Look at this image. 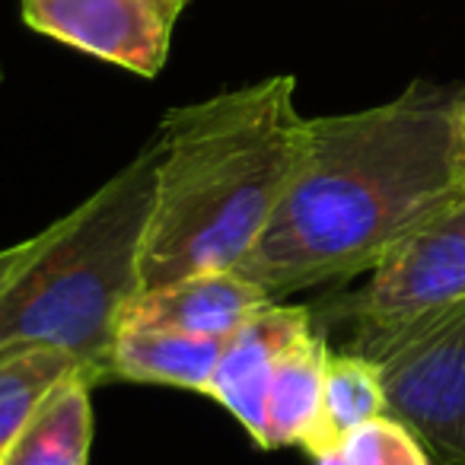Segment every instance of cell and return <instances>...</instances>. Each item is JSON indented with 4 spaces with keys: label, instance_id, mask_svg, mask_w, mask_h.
<instances>
[{
    "label": "cell",
    "instance_id": "4",
    "mask_svg": "<svg viewBox=\"0 0 465 465\" xmlns=\"http://www.w3.org/2000/svg\"><path fill=\"white\" fill-rule=\"evenodd\" d=\"M465 300V198L408 236L361 291L325 303V316L344 331L341 348L367 357L414 322Z\"/></svg>",
    "mask_w": 465,
    "mask_h": 465
},
{
    "label": "cell",
    "instance_id": "10",
    "mask_svg": "<svg viewBox=\"0 0 465 465\" xmlns=\"http://www.w3.org/2000/svg\"><path fill=\"white\" fill-rule=\"evenodd\" d=\"M331 344L316 325L306 329L291 348L281 354L278 367L268 382L265 420H262V450L281 446H303L312 433L322 408L325 367H329Z\"/></svg>",
    "mask_w": 465,
    "mask_h": 465
},
{
    "label": "cell",
    "instance_id": "13",
    "mask_svg": "<svg viewBox=\"0 0 465 465\" xmlns=\"http://www.w3.org/2000/svg\"><path fill=\"white\" fill-rule=\"evenodd\" d=\"M77 373L90 370L61 348L26 344V348L0 351V450L26 427V420L45 405L54 389Z\"/></svg>",
    "mask_w": 465,
    "mask_h": 465
},
{
    "label": "cell",
    "instance_id": "9",
    "mask_svg": "<svg viewBox=\"0 0 465 465\" xmlns=\"http://www.w3.org/2000/svg\"><path fill=\"white\" fill-rule=\"evenodd\" d=\"M220 351H223V341H213V338H192L150 329H118L109 361H105V382L124 380L207 395Z\"/></svg>",
    "mask_w": 465,
    "mask_h": 465
},
{
    "label": "cell",
    "instance_id": "15",
    "mask_svg": "<svg viewBox=\"0 0 465 465\" xmlns=\"http://www.w3.org/2000/svg\"><path fill=\"white\" fill-rule=\"evenodd\" d=\"M45 240H48V230H42V232H35V236H29V240L16 242V246L0 249V293L7 291V287L16 281V274L39 255V249L45 246Z\"/></svg>",
    "mask_w": 465,
    "mask_h": 465
},
{
    "label": "cell",
    "instance_id": "5",
    "mask_svg": "<svg viewBox=\"0 0 465 465\" xmlns=\"http://www.w3.org/2000/svg\"><path fill=\"white\" fill-rule=\"evenodd\" d=\"M367 357L380 363L386 414L424 446L430 465H465V300Z\"/></svg>",
    "mask_w": 465,
    "mask_h": 465
},
{
    "label": "cell",
    "instance_id": "12",
    "mask_svg": "<svg viewBox=\"0 0 465 465\" xmlns=\"http://www.w3.org/2000/svg\"><path fill=\"white\" fill-rule=\"evenodd\" d=\"M386 414V389H382L380 363L348 351H331L325 367L322 408L303 450L312 459L338 450L357 427Z\"/></svg>",
    "mask_w": 465,
    "mask_h": 465
},
{
    "label": "cell",
    "instance_id": "8",
    "mask_svg": "<svg viewBox=\"0 0 465 465\" xmlns=\"http://www.w3.org/2000/svg\"><path fill=\"white\" fill-rule=\"evenodd\" d=\"M268 300L240 272H211L141 291L122 312L118 329L175 331L192 338L226 341Z\"/></svg>",
    "mask_w": 465,
    "mask_h": 465
},
{
    "label": "cell",
    "instance_id": "1",
    "mask_svg": "<svg viewBox=\"0 0 465 465\" xmlns=\"http://www.w3.org/2000/svg\"><path fill=\"white\" fill-rule=\"evenodd\" d=\"M462 96L414 80L382 105L306 118L284 198L236 272L274 303L376 272L465 198L456 173Z\"/></svg>",
    "mask_w": 465,
    "mask_h": 465
},
{
    "label": "cell",
    "instance_id": "14",
    "mask_svg": "<svg viewBox=\"0 0 465 465\" xmlns=\"http://www.w3.org/2000/svg\"><path fill=\"white\" fill-rule=\"evenodd\" d=\"M316 465H430V459L399 420L382 414L357 427L338 450L319 456Z\"/></svg>",
    "mask_w": 465,
    "mask_h": 465
},
{
    "label": "cell",
    "instance_id": "3",
    "mask_svg": "<svg viewBox=\"0 0 465 465\" xmlns=\"http://www.w3.org/2000/svg\"><path fill=\"white\" fill-rule=\"evenodd\" d=\"M156 166L160 137L153 134L128 166L48 226L39 255L0 293V351L61 348L103 386L122 312L141 293Z\"/></svg>",
    "mask_w": 465,
    "mask_h": 465
},
{
    "label": "cell",
    "instance_id": "7",
    "mask_svg": "<svg viewBox=\"0 0 465 465\" xmlns=\"http://www.w3.org/2000/svg\"><path fill=\"white\" fill-rule=\"evenodd\" d=\"M312 325L316 322L306 306L265 303L223 341L207 395L240 420L255 443L262 437L265 395L274 367L281 354Z\"/></svg>",
    "mask_w": 465,
    "mask_h": 465
},
{
    "label": "cell",
    "instance_id": "2",
    "mask_svg": "<svg viewBox=\"0 0 465 465\" xmlns=\"http://www.w3.org/2000/svg\"><path fill=\"white\" fill-rule=\"evenodd\" d=\"M303 124L287 74L163 115L141 291L249 259L284 198Z\"/></svg>",
    "mask_w": 465,
    "mask_h": 465
},
{
    "label": "cell",
    "instance_id": "16",
    "mask_svg": "<svg viewBox=\"0 0 465 465\" xmlns=\"http://www.w3.org/2000/svg\"><path fill=\"white\" fill-rule=\"evenodd\" d=\"M456 173H459V182L465 185V96L456 112Z\"/></svg>",
    "mask_w": 465,
    "mask_h": 465
},
{
    "label": "cell",
    "instance_id": "6",
    "mask_svg": "<svg viewBox=\"0 0 465 465\" xmlns=\"http://www.w3.org/2000/svg\"><path fill=\"white\" fill-rule=\"evenodd\" d=\"M185 7L188 0H20V16L74 52L156 77Z\"/></svg>",
    "mask_w": 465,
    "mask_h": 465
},
{
    "label": "cell",
    "instance_id": "11",
    "mask_svg": "<svg viewBox=\"0 0 465 465\" xmlns=\"http://www.w3.org/2000/svg\"><path fill=\"white\" fill-rule=\"evenodd\" d=\"M90 373H77L45 399L20 433L0 450V465H90L93 443Z\"/></svg>",
    "mask_w": 465,
    "mask_h": 465
}]
</instances>
